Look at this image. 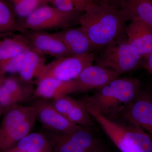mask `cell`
<instances>
[{
    "mask_svg": "<svg viewBox=\"0 0 152 152\" xmlns=\"http://www.w3.org/2000/svg\"><path fill=\"white\" fill-rule=\"evenodd\" d=\"M20 34L31 49L40 54L56 58L71 56L65 45L56 33L42 31L24 30Z\"/></svg>",
    "mask_w": 152,
    "mask_h": 152,
    "instance_id": "30bf717a",
    "label": "cell"
},
{
    "mask_svg": "<svg viewBox=\"0 0 152 152\" xmlns=\"http://www.w3.org/2000/svg\"><path fill=\"white\" fill-rule=\"evenodd\" d=\"M119 123L125 135L144 152H152V139L141 128L127 122Z\"/></svg>",
    "mask_w": 152,
    "mask_h": 152,
    "instance_id": "7402d4cb",
    "label": "cell"
},
{
    "mask_svg": "<svg viewBox=\"0 0 152 152\" xmlns=\"http://www.w3.org/2000/svg\"><path fill=\"white\" fill-rule=\"evenodd\" d=\"M56 34L65 45L71 56L87 54L96 51L81 26L66 28Z\"/></svg>",
    "mask_w": 152,
    "mask_h": 152,
    "instance_id": "9a60e30c",
    "label": "cell"
},
{
    "mask_svg": "<svg viewBox=\"0 0 152 152\" xmlns=\"http://www.w3.org/2000/svg\"><path fill=\"white\" fill-rule=\"evenodd\" d=\"M100 151H99V152H100Z\"/></svg>",
    "mask_w": 152,
    "mask_h": 152,
    "instance_id": "836d02e7",
    "label": "cell"
},
{
    "mask_svg": "<svg viewBox=\"0 0 152 152\" xmlns=\"http://www.w3.org/2000/svg\"><path fill=\"white\" fill-rule=\"evenodd\" d=\"M90 1H92V2L94 1V0H90Z\"/></svg>",
    "mask_w": 152,
    "mask_h": 152,
    "instance_id": "d6a6232c",
    "label": "cell"
},
{
    "mask_svg": "<svg viewBox=\"0 0 152 152\" xmlns=\"http://www.w3.org/2000/svg\"><path fill=\"white\" fill-rule=\"evenodd\" d=\"M118 6L126 22L139 19L152 27L151 0H121Z\"/></svg>",
    "mask_w": 152,
    "mask_h": 152,
    "instance_id": "e0dca14e",
    "label": "cell"
},
{
    "mask_svg": "<svg viewBox=\"0 0 152 152\" xmlns=\"http://www.w3.org/2000/svg\"><path fill=\"white\" fill-rule=\"evenodd\" d=\"M80 12L66 13L53 6L43 5L26 18L18 20L22 31L24 30H62L79 23Z\"/></svg>",
    "mask_w": 152,
    "mask_h": 152,
    "instance_id": "5b68a950",
    "label": "cell"
},
{
    "mask_svg": "<svg viewBox=\"0 0 152 152\" xmlns=\"http://www.w3.org/2000/svg\"><path fill=\"white\" fill-rule=\"evenodd\" d=\"M15 15L10 5L0 0V34L22 31Z\"/></svg>",
    "mask_w": 152,
    "mask_h": 152,
    "instance_id": "603a6c76",
    "label": "cell"
},
{
    "mask_svg": "<svg viewBox=\"0 0 152 152\" xmlns=\"http://www.w3.org/2000/svg\"><path fill=\"white\" fill-rule=\"evenodd\" d=\"M126 21L115 6L90 5L79 18L83 28L96 50L126 34Z\"/></svg>",
    "mask_w": 152,
    "mask_h": 152,
    "instance_id": "7a4b0ae2",
    "label": "cell"
},
{
    "mask_svg": "<svg viewBox=\"0 0 152 152\" xmlns=\"http://www.w3.org/2000/svg\"><path fill=\"white\" fill-rule=\"evenodd\" d=\"M50 102L58 111L74 124L89 128L94 126L92 117L80 100H78L65 95Z\"/></svg>",
    "mask_w": 152,
    "mask_h": 152,
    "instance_id": "7c38bea8",
    "label": "cell"
},
{
    "mask_svg": "<svg viewBox=\"0 0 152 152\" xmlns=\"http://www.w3.org/2000/svg\"><path fill=\"white\" fill-rule=\"evenodd\" d=\"M29 50L32 49L20 33L11 38L0 39V63Z\"/></svg>",
    "mask_w": 152,
    "mask_h": 152,
    "instance_id": "44dd1931",
    "label": "cell"
},
{
    "mask_svg": "<svg viewBox=\"0 0 152 152\" xmlns=\"http://www.w3.org/2000/svg\"><path fill=\"white\" fill-rule=\"evenodd\" d=\"M126 34L133 48L145 58L152 50V27L139 19H132L126 26Z\"/></svg>",
    "mask_w": 152,
    "mask_h": 152,
    "instance_id": "4fadbf2b",
    "label": "cell"
},
{
    "mask_svg": "<svg viewBox=\"0 0 152 152\" xmlns=\"http://www.w3.org/2000/svg\"><path fill=\"white\" fill-rule=\"evenodd\" d=\"M73 87V80L65 82L53 78H45L37 81V87L33 97L52 100L61 96L72 94Z\"/></svg>",
    "mask_w": 152,
    "mask_h": 152,
    "instance_id": "2e32d148",
    "label": "cell"
},
{
    "mask_svg": "<svg viewBox=\"0 0 152 152\" xmlns=\"http://www.w3.org/2000/svg\"><path fill=\"white\" fill-rule=\"evenodd\" d=\"M3 108H4V107L0 105V114H1V112L3 111Z\"/></svg>",
    "mask_w": 152,
    "mask_h": 152,
    "instance_id": "4dcf8cb0",
    "label": "cell"
},
{
    "mask_svg": "<svg viewBox=\"0 0 152 152\" xmlns=\"http://www.w3.org/2000/svg\"><path fill=\"white\" fill-rule=\"evenodd\" d=\"M121 0H101L102 3L100 4L108 6H117L118 5Z\"/></svg>",
    "mask_w": 152,
    "mask_h": 152,
    "instance_id": "83f0119b",
    "label": "cell"
},
{
    "mask_svg": "<svg viewBox=\"0 0 152 152\" xmlns=\"http://www.w3.org/2000/svg\"><path fill=\"white\" fill-rule=\"evenodd\" d=\"M31 105L36 109L37 119L50 132L67 134L74 132L81 126L68 120L58 111L48 100L37 98Z\"/></svg>",
    "mask_w": 152,
    "mask_h": 152,
    "instance_id": "9c48e42d",
    "label": "cell"
},
{
    "mask_svg": "<svg viewBox=\"0 0 152 152\" xmlns=\"http://www.w3.org/2000/svg\"><path fill=\"white\" fill-rule=\"evenodd\" d=\"M19 18L28 16L39 7L43 5L40 0H7Z\"/></svg>",
    "mask_w": 152,
    "mask_h": 152,
    "instance_id": "cb8c5ba5",
    "label": "cell"
},
{
    "mask_svg": "<svg viewBox=\"0 0 152 152\" xmlns=\"http://www.w3.org/2000/svg\"><path fill=\"white\" fill-rule=\"evenodd\" d=\"M144 58L131 45L126 34L109 43L96 56V65L107 68L121 75L142 66Z\"/></svg>",
    "mask_w": 152,
    "mask_h": 152,
    "instance_id": "277c9868",
    "label": "cell"
},
{
    "mask_svg": "<svg viewBox=\"0 0 152 152\" xmlns=\"http://www.w3.org/2000/svg\"><path fill=\"white\" fill-rule=\"evenodd\" d=\"M120 76L107 68L96 65L89 66L73 80V94L84 93L95 89H99L119 77Z\"/></svg>",
    "mask_w": 152,
    "mask_h": 152,
    "instance_id": "8fae6325",
    "label": "cell"
},
{
    "mask_svg": "<svg viewBox=\"0 0 152 152\" xmlns=\"http://www.w3.org/2000/svg\"><path fill=\"white\" fill-rule=\"evenodd\" d=\"M0 152H27L20 150L15 146L7 149L0 151Z\"/></svg>",
    "mask_w": 152,
    "mask_h": 152,
    "instance_id": "f1b7e54d",
    "label": "cell"
},
{
    "mask_svg": "<svg viewBox=\"0 0 152 152\" xmlns=\"http://www.w3.org/2000/svg\"><path fill=\"white\" fill-rule=\"evenodd\" d=\"M43 5H46L49 2V0H40Z\"/></svg>",
    "mask_w": 152,
    "mask_h": 152,
    "instance_id": "f546056e",
    "label": "cell"
},
{
    "mask_svg": "<svg viewBox=\"0 0 152 152\" xmlns=\"http://www.w3.org/2000/svg\"><path fill=\"white\" fill-rule=\"evenodd\" d=\"M142 67L145 69L149 73L152 75V50L144 59Z\"/></svg>",
    "mask_w": 152,
    "mask_h": 152,
    "instance_id": "4316f807",
    "label": "cell"
},
{
    "mask_svg": "<svg viewBox=\"0 0 152 152\" xmlns=\"http://www.w3.org/2000/svg\"><path fill=\"white\" fill-rule=\"evenodd\" d=\"M96 57V53L94 52L87 54L56 58L46 65L37 81L48 77L65 82L72 80L86 68L93 65Z\"/></svg>",
    "mask_w": 152,
    "mask_h": 152,
    "instance_id": "8992f818",
    "label": "cell"
},
{
    "mask_svg": "<svg viewBox=\"0 0 152 152\" xmlns=\"http://www.w3.org/2000/svg\"><path fill=\"white\" fill-rule=\"evenodd\" d=\"M73 4L77 11L80 12L86 11L90 5L94 1H91L90 0H70Z\"/></svg>",
    "mask_w": 152,
    "mask_h": 152,
    "instance_id": "484cf974",
    "label": "cell"
},
{
    "mask_svg": "<svg viewBox=\"0 0 152 152\" xmlns=\"http://www.w3.org/2000/svg\"><path fill=\"white\" fill-rule=\"evenodd\" d=\"M48 3L55 8L64 12L81 13L76 10L70 0H49Z\"/></svg>",
    "mask_w": 152,
    "mask_h": 152,
    "instance_id": "d4e9b609",
    "label": "cell"
},
{
    "mask_svg": "<svg viewBox=\"0 0 152 152\" xmlns=\"http://www.w3.org/2000/svg\"><path fill=\"white\" fill-rule=\"evenodd\" d=\"M121 152H144L125 135L119 123L94 112H89Z\"/></svg>",
    "mask_w": 152,
    "mask_h": 152,
    "instance_id": "5bb4252c",
    "label": "cell"
},
{
    "mask_svg": "<svg viewBox=\"0 0 152 152\" xmlns=\"http://www.w3.org/2000/svg\"><path fill=\"white\" fill-rule=\"evenodd\" d=\"M100 152H104V151H103V150H102V151H100Z\"/></svg>",
    "mask_w": 152,
    "mask_h": 152,
    "instance_id": "1f68e13d",
    "label": "cell"
},
{
    "mask_svg": "<svg viewBox=\"0 0 152 152\" xmlns=\"http://www.w3.org/2000/svg\"><path fill=\"white\" fill-rule=\"evenodd\" d=\"M46 65L44 56L33 50H28L19 72V77L24 81L33 83V79L37 80Z\"/></svg>",
    "mask_w": 152,
    "mask_h": 152,
    "instance_id": "ac0fdd59",
    "label": "cell"
},
{
    "mask_svg": "<svg viewBox=\"0 0 152 152\" xmlns=\"http://www.w3.org/2000/svg\"><path fill=\"white\" fill-rule=\"evenodd\" d=\"M151 1H152V0H151Z\"/></svg>",
    "mask_w": 152,
    "mask_h": 152,
    "instance_id": "e575fe53",
    "label": "cell"
},
{
    "mask_svg": "<svg viewBox=\"0 0 152 152\" xmlns=\"http://www.w3.org/2000/svg\"><path fill=\"white\" fill-rule=\"evenodd\" d=\"M142 90L138 79L119 77L80 100L88 112L98 113L114 120L137 97Z\"/></svg>",
    "mask_w": 152,
    "mask_h": 152,
    "instance_id": "6da1fadb",
    "label": "cell"
},
{
    "mask_svg": "<svg viewBox=\"0 0 152 152\" xmlns=\"http://www.w3.org/2000/svg\"><path fill=\"white\" fill-rule=\"evenodd\" d=\"M118 118L141 128L152 139V92L142 90L137 97Z\"/></svg>",
    "mask_w": 152,
    "mask_h": 152,
    "instance_id": "ba28073f",
    "label": "cell"
},
{
    "mask_svg": "<svg viewBox=\"0 0 152 152\" xmlns=\"http://www.w3.org/2000/svg\"><path fill=\"white\" fill-rule=\"evenodd\" d=\"M30 133L19 141L15 146L27 152H52L54 144L53 133Z\"/></svg>",
    "mask_w": 152,
    "mask_h": 152,
    "instance_id": "ffe728a7",
    "label": "cell"
},
{
    "mask_svg": "<svg viewBox=\"0 0 152 152\" xmlns=\"http://www.w3.org/2000/svg\"><path fill=\"white\" fill-rule=\"evenodd\" d=\"M37 120V110L32 105L7 108L0 127V151L14 146L31 133Z\"/></svg>",
    "mask_w": 152,
    "mask_h": 152,
    "instance_id": "3957f363",
    "label": "cell"
},
{
    "mask_svg": "<svg viewBox=\"0 0 152 152\" xmlns=\"http://www.w3.org/2000/svg\"><path fill=\"white\" fill-rule=\"evenodd\" d=\"M81 126L67 134L53 133L54 144L52 152H99L102 151L97 140L89 129Z\"/></svg>",
    "mask_w": 152,
    "mask_h": 152,
    "instance_id": "52a82bcc",
    "label": "cell"
},
{
    "mask_svg": "<svg viewBox=\"0 0 152 152\" xmlns=\"http://www.w3.org/2000/svg\"><path fill=\"white\" fill-rule=\"evenodd\" d=\"M2 85L8 93L12 105L27 102L33 98L35 89L33 83L24 81L19 77L4 79Z\"/></svg>",
    "mask_w": 152,
    "mask_h": 152,
    "instance_id": "d6986e66",
    "label": "cell"
}]
</instances>
